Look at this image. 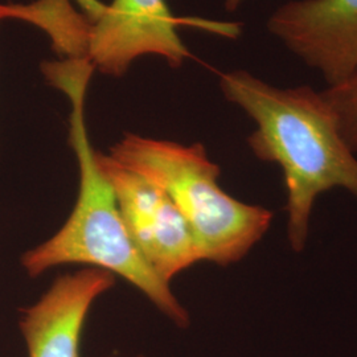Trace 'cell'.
<instances>
[{
	"label": "cell",
	"instance_id": "obj_8",
	"mask_svg": "<svg viewBox=\"0 0 357 357\" xmlns=\"http://www.w3.org/2000/svg\"><path fill=\"white\" fill-rule=\"evenodd\" d=\"M321 94L336 115L347 144L357 153V73Z\"/></svg>",
	"mask_w": 357,
	"mask_h": 357
},
{
	"label": "cell",
	"instance_id": "obj_9",
	"mask_svg": "<svg viewBox=\"0 0 357 357\" xmlns=\"http://www.w3.org/2000/svg\"><path fill=\"white\" fill-rule=\"evenodd\" d=\"M243 0H225V8L227 11H236L241 4H243Z\"/></svg>",
	"mask_w": 357,
	"mask_h": 357
},
{
	"label": "cell",
	"instance_id": "obj_6",
	"mask_svg": "<svg viewBox=\"0 0 357 357\" xmlns=\"http://www.w3.org/2000/svg\"><path fill=\"white\" fill-rule=\"evenodd\" d=\"M268 32L328 86L357 73V0H290L270 15Z\"/></svg>",
	"mask_w": 357,
	"mask_h": 357
},
{
	"label": "cell",
	"instance_id": "obj_11",
	"mask_svg": "<svg viewBox=\"0 0 357 357\" xmlns=\"http://www.w3.org/2000/svg\"><path fill=\"white\" fill-rule=\"evenodd\" d=\"M0 20H1V19H0Z\"/></svg>",
	"mask_w": 357,
	"mask_h": 357
},
{
	"label": "cell",
	"instance_id": "obj_5",
	"mask_svg": "<svg viewBox=\"0 0 357 357\" xmlns=\"http://www.w3.org/2000/svg\"><path fill=\"white\" fill-rule=\"evenodd\" d=\"M146 54L178 68L190 56L167 0H113L85 26L82 57L103 75L121 77Z\"/></svg>",
	"mask_w": 357,
	"mask_h": 357
},
{
	"label": "cell",
	"instance_id": "obj_1",
	"mask_svg": "<svg viewBox=\"0 0 357 357\" xmlns=\"http://www.w3.org/2000/svg\"><path fill=\"white\" fill-rule=\"evenodd\" d=\"M224 97L255 121L248 138L255 156L281 168L287 192V238L305 250L310 218L320 195L343 188L357 197V156L321 91L278 88L246 70L222 73Z\"/></svg>",
	"mask_w": 357,
	"mask_h": 357
},
{
	"label": "cell",
	"instance_id": "obj_7",
	"mask_svg": "<svg viewBox=\"0 0 357 357\" xmlns=\"http://www.w3.org/2000/svg\"><path fill=\"white\" fill-rule=\"evenodd\" d=\"M116 277L82 268L60 275L19 320L28 357H81V337L93 303L112 290Z\"/></svg>",
	"mask_w": 357,
	"mask_h": 357
},
{
	"label": "cell",
	"instance_id": "obj_10",
	"mask_svg": "<svg viewBox=\"0 0 357 357\" xmlns=\"http://www.w3.org/2000/svg\"><path fill=\"white\" fill-rule=\"evenodd\" d=\"M134 357H144V356H141V355H139V356H134Z\"/></svg>",
	"mask_w": 357,
	"mask_h": 357
},
{
	"label": "cell",
	"instance_id": "obj_3",
	"mask_svg": "<svg viewBox=\"0 0 357 357\" xmlns=\"http://www.w3.org/2000/svg\"><path fill=\"white\" fill-rule=\"evenodd\" d=\"M109 155L166 192L188 222L203 261L229 266L268 233L274 213L224 191L221 169L202 143L185 146L126 134Z\"/></svg>",
	"mask_w": 357,
	"mask_h": 357
},
{
	"label": "cell",
	"instance_id": "obj_2",
	"mask_svg": "<svg viewBox=\"0 0 357 357\" xmlns=\"http://www.w3.org/2000/svg\"><path fill=\"white\" fill-rule=\"evenodd\" d=\"M94 66L84 57L43 64L44 76L70 103L69 143L78 165L76 205L64 225L51 238L26 252L22 266L31 278L61 265L79 264L122 277L138 289L176 327H190L191 317L146 264L128 236L114 193L97 165L85 125V97Z\"/></svg>",
	"mask_w": 357,
	"mask_h": 357
},
{
	"label": "cell",
	"instance_id": "obj_4",
	"mask_svg": "<svg viewBox=\"0 0 357 357\" xmlns=\"http://www.w3.org/2000/svg\"><path fill=\"white\" fill-rule=\"evenodd\" d=\"M96 158L131 241L162 281L169 284L203 261L188 222L166 192L109 153L96 151Z\"/></svg>",
	"mask_w": 357,
	"mask_h": 357
}]
</instances>
